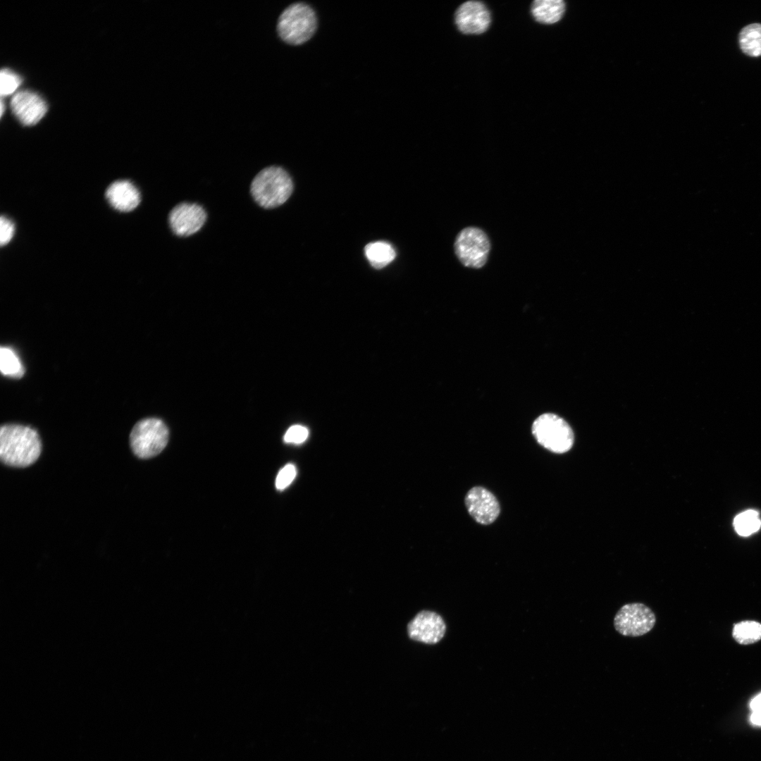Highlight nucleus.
Wrapping results in <instances>:
<instances>
[{"mask_svg":"<svg viewBox=\"0 0 761 761\" xmlns=\"http://www.w3.org/2000/svg\"><path fill=\"white\" fill-rule=\"evenodd\" d=\"M106 197L114 209L123 212L132 211L141 202L140 191L128 180H118L111 184Z\"/></svg>","mask_w":761,"mask_h":761,"instance_id":"obj_13","label":"nucleus"},{"mask_svg":"<svg viewBox=\"0 0 761 761\" xmlns=\"http://www.w3.org/2000/svg\"><path fill=\"white\" fill-rule=\"evenodd\" d=\"M656 623L653 611L641 602L624 605L614 618L615 630L627 637H638L650 632Z\"/></svg>","mask_w":761,"mask_h":761,"instance_id":"obj_8","label":"nucleus"},{"mask_svg":"<svg viewBox=\"0 0 761 761\" xmlns=\"http://www.w3.org/2000/svg\"><path fill=\"white\" fill-rule=\"evenodd\" d=\"M11 108L16 118L25 125L36 124L47 111L44 100L30 91H20L14 94L11 101Z\"/></svg>","mask_w":761,"mask_h":761,"instance_id":"obj_12","label":"nucleus"},{"mask_svg":"<svg viewBox=\"0 0 761 761\" xmlns=\"http://www.w3.org/2000/svg\"><path fill=\"white\" fill-rule=\"evenodd\" d=\"M454 252L466 267L480 268L487 262L490 242L486 233L476 227L462 230L454 241Z\"/></svg>","mask_w":761,"mask_h":761,"instance_id":"obj_6","label":"nucleus"},{"mask_svg":"<svg viewBox=\"0 0 761 761\" xmlns=\"http://www.w3.org/2000/svg\"><path fill=\"white\" fill-rule=\"evenodd\" d=\"M0 369L4 376L19 378L24 374L23 366L15 352L9 347L0 349Z\"/></svg>","mask_w":761,"mask_h":761,"instance_id":"obj_17","label":"nucleus"},{"mask_svg":"<svg viewBox=\"0 0 761 761\" xmlns=\"http://www.w3.org/2000/svg\"><path fill=\"white\" fill-rule=\"evenodd\" d=\"M531 431L538 444L554 453L567 452L574 445L571 428L564 419L552 413L539 416L533 421Z\"/></svg>","mask_w":761,"mask_h":761,"instance_id":"obj_5","label":"nucleus"},{"mask_svg":"<svg viewBox=\"0 0 761 761\" xmlns=\"http://www.w3.org/2000/svg\"><path fill=\"white\" fill-rule=\"evenodd\" d=\"M169 432L166 424L157 418H146L137 422L130 434V445L134 454L147 459L158 455L168 442Z\"/></svg>","mask_w":761,"mask_h":761,"instance_id":"obj_4","label":"nucleus"},{"mask_svg":"<svg viewBox=\"0 0 761 761\" xmlns=\"http://www.w3.org/2000/svg\"><path fill=\"white\" fill-rule=\"evenodd\" d=\"M464 502L471 516L482 525L493 523L500 513V506L495 496L481 486L471 488L465 496Z\"/></svg>","mask_w":761,"mask_h":761,"instance_id":"obj_10","label":"nucleus"},{"mask_svg":"<svg viewBox=\"0 0 761 761\" xmlns=\"http://www.w3.org/2000/svg\"><path fill=\"white\" fill-rule=\"evenodd\" d=\"M454 22L457 30L464 35H481L491 23V14L487 6L479 1H467L457 8Z\"/></svg>","mask_w":761,"mask_h":761,"instance_id":"obj_9","label":"nucleus"},{"mask_svg":"<svg viewBox=\"0 0 761 761\" xmlns=\"http://www.w3.org/2000/svg\"><path fill=\"white\" fill-rule=\"evenodd\" d=\"M734 526L739 535L747 536L759 530L761 521L758 513L750 509L738 514L734 520Z\"/></svg>","mask_w":761,"mask_h":761,"instance_id":"obj_19","label":"nucleus"},{"mask_svg":"<svg viewBox=\"0 0 761 761\" xmlns=\"http://www.w3.org/2000/svg\"><path fill=\"white\" fill-rule=\"evenodd\" d=\"M739 45L748 56H761V24L753 23L744 27L739 34Z\"/></svg>","mask_w":761,"mask_h":761,"instance_id":"obj_15","label":"nucleus"},{"mask_svg":"<svg viewBox=\"0 0 761 761\" xmlns=\"http://www.w3.org/2000/svg\"><path fill=\"white\" fill-rule=\"evenodd\" d=\"M565 9V3L562 0H536L531 4V13L536 22L551 25L562 19Z\"/></svg>","mask_w":761,"mask_h":761,"instance_id":"obj_14","label":"nucleus"},{"mask_svg":"<svg viewBox=\"0 0 761 761\" xmlns=\"http://www.w3.org/2000/svg\"><path fill=\"white\" fill-rule=\"evenodd\" d=\"M445 630L443 618L438 614L427 610L418 613L407 626L411 639L427 644L439 642L444 636Z\"/></svg>","mask_w":761,"mask_h":761,"instance_id":"obj_11","label":"nucleus"},{"mask_svg":"<svg viewBox=\"0 0 761 761\" xmlns=\"http://www.w3.org/2000/svg\"><path fill=\"white\" fill-rule=\"evenodd\" d=\"M296 473L295 466L292 464H288L283 467L276 476V488L280 490L286 488L294 480Z\"/></svg>","mask_w":761,"mask_h":761,"instance_id":"obj_21","label":"nucleus"},{"mask_svg":"<svg viewBox=\"0 0 761 761\" xmlns=\"http://www.w3.org/2000/svg\"><path fill=\"white\" fill-rule=\"evenodd\" d=\"M22 82L21 78L12 70L4 68L0 73V92L1 97L13 93Z\"/></svg>","mask_w":761,"mask_h":761,"instance_id":"obj_20","label":"nucleus"},{"mask_svg":"<svg viewBox=\"0 0 761 761\" xmlns=\"http://www.w3.org/2000/svg\"><path fill=\"white\" fill-rule=\"evenodd\" d=\"M208 218L207 211L200 204L182 202L171 209L167 220L169 230L174 236L188 238L199 233Z\"/></svg>","mask_w":761,"mask_h":761,"instance_id":"obj_7","label":"nucleus"},{"mask_svg":"<svg viewBox=\"0 0 761 761\" xmlns=\"http://www.w3.org/2000/svg\"><path fill=\"white\" fill-rule=\"evenodd\" d=\"M41 452V440L34 428L14 423L1 427L0 459L5 465L27 467L38 459Z\"/></svg>","mask_w":761,"mask_h":761,"instance_id":"obj_1","label":"nucleus"},{"mask_svg":"<svg viewBox=\"0 0 761 761\" xmlns=\"http://www.w3.org/2000/svg\"><path fill=\"white\" fill-rule=\"evenodd\" d=\"M733 636L741 644L755 643L761 638V624L753 621L740 622L734 626Z\"/></svg>","mask_w":761,"mask_h":761,"instance_id":"obj_18","label":"nucleus"},{"mask_svg":"<svg viewBox=\"0 0 761 761\" xmlns=\"http://www.w3.org/2000/svg\"><path fill=\"white\" fill-rule=\"evenodd\" d=\"M309 435V431L304 426L295 425L288 428L284 435L287 443L300 444L304 443Z\"/></svg>","mask_w":761,"mask_h":761,"instance_id":"obj_22","label":"nucleus"},{"mask_svg":"<svg viewBox=\"0 0 761 761\" xmlns=\"http://www.w3.org/2000/svg\"><path fill=\"white\" fill-rule=\"evenodd\" d=\"M317 18L314 9L302 2L293 3L279 15L276 32L284 42L290 45H300L314 35Z\"/></svg>","mask_w":761,"mask_h":761,"instance_id":"obj_3","label":"nucleus"},{"mask_svg":"<svg viewBox=\"0 0 761 761\" xmlns=\"http://www.w3.org/2000/svg\"><path fill=\"white\" fill-rule=\"evenodd\" d=\"M365 254L371 265L376 268L385 267L395 258L394 248L385 242L368 244L365 247Z\"/></svg>","mask_w":761,"mask_h":761,"instance_id":"obj_16","label":"nucleus"},{"mask_svg":"<svg viewBox=\"0 0 761 761\" xmlns=\"http://www.w3.org/2000/svg\"><path fill=\"white\" fill-rule=\"evenodd\" d=\"M4 103H3V100L1 99V116H2L3 113H4Z\"/></svg>","mask_w":761,"mask_h":761,"instance_id":"obj_25","label":"nucleus"},{"mask_svg":"<svg viewBox=\"0 0 761 761\" xmlns=\"http://www.w3.org/2000/svg\"><path fill=\"white\" fill-rule=\"evenodd\" d=\"M15 231L13 223L7 217L1 216L0 218V244L6 245L12 239Z\"/></svg>","mask_w":761,"mask_h":761,"instance_id":"obj_23","label":"nucleus"},{"mask_svg":"<svg viewBox=\"0 0 761 761\" xmlns=\"http://www.w3.org/2000/svg\"><path fill=\"white\" fill-rule=\"evenodd\" d=\"M293 182L281 166L271 165L261 169L252 179L249 193L255 204L265 210L280 206L290 197Z\"/></svg>","mask_w":761,"mask_h":761,"instance_id":"obj_2","label":"nucleus"},{"mask_svg":"<svg viewBox=\"0 0 761 761\" xmlns=\"http://www.w3.org/2000/svg\"><path fill=\"white\" fill-rule=\"evenodd\" d=\"M753 713L750 717L752 722L757 725H761V693L757 695L750 703Z\"/></svg>","mask_w":761,"mask_h":761,"instance_id":"obj_24","label":"nucleus"}]
</instances>
